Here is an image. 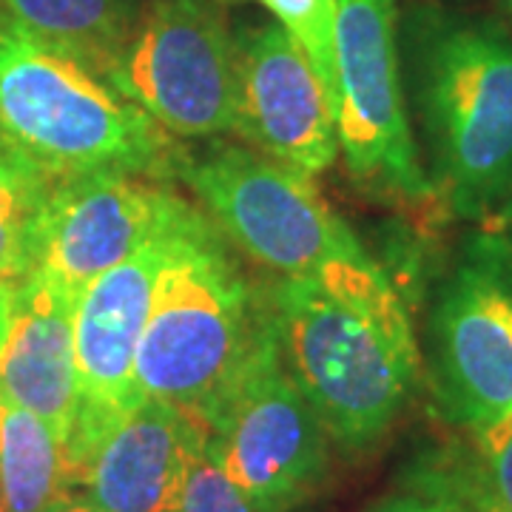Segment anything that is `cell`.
<instances>
[{
    "mask_svg": "<svg viewBox=\"0 0 512 512\" xmlns=\"http://www.w3.org/2000/svg\"><path fill=\"white\" fill-rule=\"evenodd\" d=\"M231 3H256L271 12L288 35L302 46L316 74L328 86L330 97L339 106V80H336V9L339 0H220Z\"/></svg>",
    "mask_w": 512,
    "mask_h": 512,
    "instance_id": "d6986e66",
    "label": "cell"
},
{
    "mask_svg": "<svg viewBox=\"0 0 512 512\" xmlns=\"http://www.w3.org/2000/svg\"><path fill=\"white\" fill-rule=\"evenodd\" d=\"M208 439V424L194 413L143 399L100 441L77 493L106 512H174Z\"/></svg>",
    "mask_w": 512,
    "mask_h": 512,
    "instance_id": "4fadbf2b",
    "label": "cell"
},
{
    "mask_svg": "<svg viewBox=\"0 0 512 512\" xmlns=\"http://www.w3.org/2000/svg\"><path fill=\"white\" fill-rule=\"evenodd\" d=\"M274 336L268 291L248 282L231 242L200 214L154 291L137 387L208 424Z\"/></svg>",
    "mask_w": 512,
    "mask_h": 512,
    "instance_id": "277c9868",
    "label": "cell"
},
{
    "mask_svg": "<svg viewBox=\"0 0 512 512\" xmlns=\"http://www.w3.org/2000/svg\"><path fill=\"white\" fill-rule=\"evenodd\" d=\"M9 311H12V288L0 285V345L6 339V328H9Z\"/></svg>",
    "mask_w": 512,
    "mask_h": 512,
    "instance_id": "603a6c76",
    "label": "cell"
},
{
    "mask_svg": "<svg viewBox=\"0 0 512 512\" xmlns=\"http://www.w3.org/2000/svg\"><path fill=\"white\" fill-rule=\"evenodd\" d=\"M0 143L55 180L128 171L180 180L185 146L72 49L0 15Z\"/></svg>",
    "mask_w": 512,
    "mask_h": 512,
    "instance_id": "3957f363",
    "label": "cell"
},
{
    "mask_svg": "<svg viewBox=\"0 0 512 512\" xmlns=\"http://www.w3.org/2000/svg\"><path fill=\"white\" fill-rule=\"evenodd\" d=\"M140 6V0H0V15L111 74Z\"/></svg>",
    "mask_w": 512,
    "mask_h": 512,
    "instance_id": "2e32d148",
    "label": "cell"
},
{
    "mask_svg": "<svg viewBox=\"0 0 512 512\" xmlns=\"http://www.w3.org/2000/svg\"><path fill=\"white\" fill-rule=\"evenodd\" d=\"M234 55V137L313 180L325 174L339 157L336 100L302 46L268 20L234 32Z\"/></svg>",
    "mask_w": 512,
    "mask_h": 512,
    "instance_id": "7c38bea8",
    "label": "cell"
},
{
    "mask_svg": "<svg viewBox=\"0 0 512 512\" xmlns=\"http://www.w3.org/2000/svg\"><path fill=\"white\" fill-rule=\"evenodd\" d=\"M109 77L180 143L234 134L237 55L225 3L148 0Z\"/></svg>",
    "mask_w": 512,
    "mask_h": 512,
    "instance_id": "8992f818",
    "label": "cell"
},
{
    "mask_svg": "<svg viewBox=\"0 0 512 512\" xmlns=\"http://www.w3.org/2000/svg\"><path fill=\"white\" fill-rule=\"evenodd\" d=\"M407 63L436 200L456 220L487 222L512 197V32L419 9Z\"/></svg>",
    "mask_w": 512,
    "mask_h": 512,
    "instance_id": "7a4b0ae2",
    "label": "cell"
},
{
    "mask_svg": "<svg viewBox=\"0 0 512 512\" xmlns=\"http://www.w3.org/2000/svg\"><path fill=\"white\" fill-rule=\"evenodd\" d=\"M180 180L222 237L274 274H308L330 259L367 256L313 177L239 140L220 137L188 151Z\"/></svg>",
    "mask_w": 512,
    "mask_h": 512,
    "instance_id": "5b68a950",
    "label": "cell"
},
{
    "mask_svg": "<svg viewBox=\"0 0 512 512\" xmlns=\"http://www.w3.org/2000/svg\"><path fill=\"white\" fill-rule=\"evenodd\" d=\"M60 512H106V510H100L97 504H92V501H86V498H80V495H77V498L69 501V504H66Z\"/></svg>",
    "mask_w": 512,
    "mask_h": 512,
    "instance_id": "cb8c5ba5",
    "label": "cell"
},
{
    "mask_svg": "<svg viewBox=\"0 0 512 512\" xmlns=\"http://www.w3.org/2000/svg\"><path fill=\"white\" fill-rule=\"evenodd\" d=\"M501 3V9H504V15L510 20V29H512V0H498Z\"/></svg>",
    "mask_w": 512,
    "mask_h": 512,
    "instance_id": "d4e9b609",
    "label": "cell"
},
{
    "mask_svg": "<svg viewBox=\"0 0 512 512\" xmlns=\"http://www.w3.org/2000/svg\"><path fill=\"white\" fill-rule=\"evenodd\" d=\"M174 512H256L214 456L211 444L194 461Z\"/></svg>",
    "mask_w": 512,
    "mask_h": 512,
    "instance_id": "ffe728a7",
    "label": "cell"
},
{
    "mask_svg": "<svg viewBox=\"0 0 512 512\" xmlns=\"http://www.w3.org/2000/svg\"><path fill=\"white\" fill-rule=\"evenodd\" d=\"M367 512H473L439 467L416 476L413 487L384 498Z\"/></svg>",
    "mask_w": 512,
    "mask_h": 512,
    "instance_id": "44dd1931",
    "label": "cell"
},
{
    "mask_svg": "<svg viewBox=\"0 0 512 512\" xmlns=\"http://www.w3.org/2000/svg\"><path fill=\"white\" fill-rule=\"evenodd\" d=\"M285 367L330 444L370 453L393 430L421 376V348L393 279L370 256L330 259L268 288Z\"/></svg>",
    "mask_w": 512,
    "mask_h": 512,
    "instance_id": "6da1fadb",
    "label": "cell"
},
{
    "mask_svg": "<svg viewBox=\"0 0 512 512\" xmlns=\"http://www.w3.org/2000/svg\"><path fill=\"white\" fill-rule=\"evenodd\" d=\"M57 180L0 143V285L18 288L35 271L40 231Z\"/></svg>",
    "mask_w": 512,
    "mask_h": 512,
    "instance_id": "e0dca14e",
    "label": "cell"
},
{
    "mask_svg": "<svg viewBox=\"0 0 512 512\" xmlns=\"http://www.w3.org/2000/svg\"><path fill=\"white\" fill-rule=\"evenodd\" d=\"M0 512H3V504H0Z\"/></svg>",
    "mask_w": 512,
    "mask_h": 512,
    "instance_id": "484cf974",
    "label": "cell"
},
{
    "mask_svg": "<svg viewBox=\"0 0 512 512\" xmlns=\"http://www.w3.org/2000/svg\"><path fill=\"white\" fill-rule=\"evenodd\" d=\"M72 296L29 276L12 288L9 328L0 345V399L35 413L63 441L77 416Z\"/></svg>",
    "mask_w": 512,
    "mask_h": 512,
    "instance_id": "5bb4252c",
    "label": "cell"
},
{
    "mask_svg": "<svg viewBox=\"0 0 512 512\" xmlns=\"http://www.w3.org/2000/svg\"><path fill=\"white\" fill-rule=\"evenodd\" d=\"M77 498L63 441L43 419L0 399L3 512H60Z\"/></svg>",
    "mask_w": 512,
    "mask_h": 512,
    "instance_id": "9a60e30c",
    "label": "cell"
},
{
    "mask_svg": "<svg viewBox=\"0 0 512 512\" xmlns=\"http://www.w3.org/2000/svg\"><path fill=\"white\" fill-rule=\"evenodd\" d=\"M200 214L202 208L194 205L177 225L165 228L137 254L97 276L74 305L77 416L63 447L74 490L100 441L143 402L137 387V348L154 291L185 231L200 220Z\"/></svg>",
    "mask_w": 512,
    "mask_h": 512,
    "instance_id": "9c48e42d",
    "label": "cell"
},
{
    "mask_svg": "<svg viewBox=\"0 0 512 512\" xmlns=\"http://www.w3.org/2000/svg\"><path fill=\"white\" fill-rule=\"evenodd\" d=\"M336 80L339 154L350 177L404 205L436 200L407 111L396 0H339Z\"/></svg>",
    "mask_w": 512,
    "mask_h": 512,
    "instance_id": "ba28073f",
    "label": "cell"
},
{
    "mask_svg": "<svg viewBox=\"0 0 512 512\" xmlns=\"http://www.w3.org/2000/svg\"><path fill=\"white\" fill-rule=\"evenodd\" d=\"M191 208L194 202L171 183L143 174L92 171L57 180L32 276L77 302L97 276L137 254Z\"/></svg>",
    "mask_w": 512,
    "mask_h": 512,
    "instance_id": "8fae6325",
    "label": "cell"
},
{
    "mask_svg": "<svg viewBox=\"0 0 512 512\" xmlns=\"http://www.w3.org/2000/svg\"><path fill=\"white\" fill-rule=\"evenodd\" d=\"M208 433L225 476L256 512L296 510L328 478V430L288 373L279 336L242 373Z\"/></svg>",
    "mask_w": 512,
    "mask_h": 512,
    "instance_id": "30bf717a",
    "label": "cell"
},
{
    "mask_svg": "<svg viewBox=\"0 0 512 512\" xmlns=\"http://www.w3.org/2000/svg\"><path fill=\"white\" fill-rule=\"evenodd\" d=\"M484 231L501 239L507 245V251L512 254V197L495 211L490 220L484 222Z\"/></svg>",
    "mask_w": 512,
    "mask_h": 512,
    "instance_id": "7402d4cb",
    "label": "cell"
},
{
    "mask_svg": "<svg viewBox=\"0 0 512 512\" xmlns=\"http://www.w3.org/2000/svg\"><path fill=\"white\" fill-rule=\"evenodd\" d=\"M470 436L467 456L439 470L473 512H512V410Z\"/></svg>",
    "mask_w": 512,
    "mask_h": 512,
    "instance_id": "ac0fdd59",
    "label": "cell"
},
{
    "mask_svg": "<svg viewBox=\"0 0 512 512\" xmlns=\"http://www.w3.org/2000/svg\"><path fill=\"white\" fill-rule=\"evenodd\" d=\"M427 376L439 416L467 433L512 410V254L481 231L439 288Z\"/></svg>",
    "mask_w": 512,
    "mask_h": 512,
    "instance_id": "52a82bcc",
    "label": "cell"
}]
</instances>
